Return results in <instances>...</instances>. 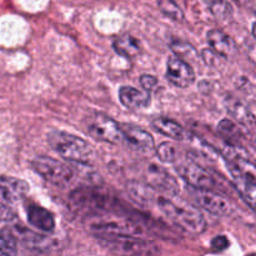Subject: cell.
<instances>
[{
  "mask_svg": "<svg viewBox=\"0 0 256 256\" xmlns=\"http://www.w3.org/2000/svg\"><path fill=\"white\" fill-rule=\"evenodd\" d=\"M166 78L172 84L179 88H188L195 80L192 68L179 56H170L168 60Z\"/></svg>",
  "mask_w": 256,
  "mask_h": 256,
  "instance_id": "obj_9",
  "label": "cell"
},
{
  "mask_svg": "<svg viewBox=\"0 0 256 256\" xmlns=\"http://www.w3.org/2000/svg\"><path fill=\"white\" fill-rule=\"evenodd\" d=\"M210 12L220 20L229 19L232 14V8L226 0H208Z\"/></svg>",
  "mask_w": 256,
  "mask_h": 256,
  "instance_id": "obj_20",
  "label": "cell"
},
{
  "mask_svg": "<svg viewBox=\"0 0 256 256\" xmlns=\"http://www.w3.org/2000/svg\"><path fill=\"white\" fill-rule=\"evenodd\" d=\"M192 196L195 198L198 204L215 216H222L229 212V204L222 196L212 192V190H196L192 189Z\"/></svg>",
  "mask_w": 256,
  "mask_h": 256,
  "instance_id": "obj_11",
  "label": "cell"
},
{
  "mask_svg": "<svg viewBox=\"0 0 256 256\" xmlns=\"http://www.w3.org/2000/svg\"><path fill=\"white\" fill-rule=\"evenodd\" d=\"M29 190L24 180L16 178H0V220L12 222L16 216V208L20 200Z\"/></svg>",
  "mask_w": 256,
  "mask_h": 256,
  "instance_id": "obj_4",
  "label": "cell"
},
{
  "mask_svg": "<svg viewBox=\"0 0 256 256\" xmlns=\"http://www.w3.org/2000/svg\"><path fill=\"white\" fill-rule=\"evenodd\" d=\"M114 49L118 54L124 58H128V59L135 58L142 52L139 40H136L134 36L129 34L122 35V36L118 38L114 42Z\"/></svg>",
  "mask_w": 256,
  "mask_h": 256,
  "instance_id": "obj_18",
  "label": "cell"
},
{
  "mask_svg": "<svg viewBox=\"0 0 256 256\" xmlns=\"http://www.w3.org/2000/svg\"><path fill=\"white\" fill-rule=\"evenodd\" d=\"M156 155L162 162H174L178 159V148L172 142H162L156 148Z\"/></svg>",
  "mask_w": 256,
  "mask_h": 256,
  "instance_id": "obj_21",
  "label": "cell"
},
{
  "mask_svg": "<svg viewBox=\"0 0 256 256\" xmlns=\"http://www.w3.org/2000/svg\"><path fill=\"white\" fill-rule=\"evenodd\" d=\"M225 106H226L228 112L242 124L246 125V126L254 128L255 119L252 112L248 109L246 105L242 102H240L236 98H229L225 100Z\"/></svg>",
  "mask_w": 256,
  "mask_h": 256,
  "instance_id": "obj_16",
  "label": "cell"
},
{
  "mask_svg": "<svg viewBox=\"0 0 256 256\" xmlns=\"http://www.w3.org/2000/svg\"><path fill=\"white\" fill-rule=\"evenodd\" d=\"M228 245H229V242L225 236H216L212 242V248L216 252H222V250L226 249Z\"/></svg>",
  "mask_w": 256,
  "mask_h": 256,
  "instance_id": "obj_24",
  "label": "cell"
},
{
  "mask_svg": "<svg viewBox=\"0 0 256 256\" xmlns=\"http://www.w3.org/2000/svg\"><path fill=\"white\" fill-rule=\"evenodd\" d=\"M208 42H209V45L214 50L215 54H219L224 58H228L232 54H234L235 49H236L234 40L229 35L222 32V30H210L208 32Z\"/></svg>",
  "mask_w": 256,
  "mask_h": 256,
  "instance_id": "obj_13",
  "label": "cell"
},
{
  "mask_svg": "<svg viewBox=\"0 0 256 256\" xmlns=\"http://www.w3.org/2000/svg\"><path fill=\"white\" fill-rule=\"evenodd\" d=\"M176 172L192 189L212 190L216 186L215 178L195 162H182L176 166Z\"/></svg>",
  "mask_w": 256,
  "mask_h": 256,
  "instance_id": "obj_7",
  "label": "cell"
},
{
  "mask_svg": "<svg viewBox=\"0 0 256 256\" xmlns=\"http://www.w3.org/2000/svg\"><path fill=\"white\" fill-rule=\"evenodd\" d=\"M152 126L155 128L158 132L165 135L168 138H172L175 140H185L186 139V132L184 128L176 122L166 118H160L152 122Z\"/></svg>",
  "mask_w": 256,
  "mask_h": 256,
  "instance_id": "obj_17",
  "label": "cell"
},
{
  "mask_svg": "<svg viewBox=\"0 0 256 256\" xmlns=\"http://www.w3.org/2000/svg\"><path fill=\"white\" fill-rule=\"evenodd\" d=\"M86 132L90 136L100 142L119 144L122 142V132L119 122L105 114L96 112L86 119Z\"/></svg>",
  "mask_w": 256,
  "mask_h": 256,
  "instance_id": "obj_6",
  "label": "cell"
},
{
  "mask_svg": "<svg viewBox=\"0 0 256 256\" xmlns=\"http://www.w3.org/2000/svg\"><path fill=\"white\" fill-rule=\"evenodd\" d=\"M159 8L166 16L175 20V22H180V20L184 19L182 9L178 6L174 0H159Z\"/></svg>",
  "mask_w": 256,
  "mask_h": 256,
  "instance_id": "obj_22",
  "label": "cell"
},
{
  "mask_svg": "<svg viewBox=\"0 0 256 256\" xmlns=\"http://www.w3.org/2000/svg\"><path fill=\"white\" fill-rule=\"evenodd\" d=\"M218 132L220 136L228 142L229 146L232 148H239V149H244L245 144V136L244 132L236 126L235 122L232 120L224 119L219 122L218 125Z\"/></svg>",
  "mask_w": 256,
  "mask_h": 256,
  "instance_id": "obj_15",
  "label": "cell"
},
{
  "mask_svg": "<svg viewBox=\"0 0 256 256\" xmlns=\"http://www.w3.org/2000/svg\"><path fill=\"white\" fill-rule=\"evenodd\" d=\"M48 142L60 156L66 160L86 164L92 158V145L69 132L54 130L48 135Z\"/></svg>",
  "mask_w": 256,
  "mask_h": 256,
  "instance_id": "obj_3",
  "label": "cell"
},
{
  "mask_svg": "<svg viewBox=\"0 0 256 256\" xmlns=\"http://www.w3.org/2000/svg\"><path fill=\"white\" fill-rule=\"evenodd\" d=\"M28 222L42 232H52L55 228V220L52 212L39 205H30L28 208Z\"/></svg>",
  "mask_w": 256,
  "mask_h": 256,
  "instance_id": "obj_12",
  "label": "cell"
},
{
  "mask_svg": "<svg viewBox=\"0 0 256 256\" xmlns=\"http://www.w3.org/2000/svg\"><path fill=\"white\" fill-rule=\"evenodd\" d=\"M119 98L122 104L128 109H140L150 104L149 92L132 86H122L119 92Z\"/></svg>",
  "mask_w": 256,
  "mask_h": 256,
  "instance_id": "obj_14",
  "label": "cell"
},
{
  "mask_svg": "<svg viewBox=\"0 0 256 256\" xmlns=\"http://www.w3.org/2000/svg\"><path fill=\"white\" fill-rule=\"evenodd\" d=\"M129 192L138 202L142 205L156 204L158 209L172 220L176 226L184 229L192 234H202L206 229V222L196 208L192 206L188 202H174L165 196H155L149 186H144L138 182L129 185Z\"/></svg>",
  "mask_w": 256,
  "mask_h": 256,
  "instance_id": "obj_1",
  "label": "cell"
},
{
  "mask_svg": "<svg viewBox=\"0 0 256 256\" xmlns=\"http://www.w3.org/2000/svg\"><path fill=\"white\" fill-rule=\"evenodd\" d=\"M32 164L40 176L56 186H65L74 178V170L69 165L49 156L35 158Z\"/></svg>",
  "mask_w": 256,
  "mask_h": 256,
  "instance_id": "obj_5",
  "label": "cell"
},
{
  "mask_svg": "<svg viewBox=\"0 0 256 256\" xmlns=\"http://www.w3.org/2000/svg\"><path fill=\"white\" fill-rule=\"evenodd\" d=\"M99 244L118 256H156L160 249L155 242L139 236L96 234Z\"/></svg>",
  "mask_w": 256,
  "mask_h": 256,
  "instance_id": "obj_2",
  "label": "cell"
},
{
  "mask_svg": "<svg viewBox=\"0 0 256 256\" xmlns=\"http://www.w3.org/2000/svg\"><path fill=\"white\" fill-rule=\"evenodd\" d=\"M16 255V239L9 229H0V256Z\"/></svg>",
  "mask_w": 256,
  "mask_h": 256,
  "instance_id": "obj_19",
  "label": "cell"
},
{
  "mask_svg": "<svg viewBox=\"0 0 256 256\" xmlns=\"http://www.w3.org/2000/svg\"><path fill=\"white\" fill-rule=\"evenodd\" d=\"M122 132V142L136 152H149L154 149V139L152 135L140 128L130 124H120Z\"/></svg>",
  "mask_w": 256,
  "mask_h": 256,
  "instance_id": "obj_10",
  "label": "cell"
},
{
  "mask_svg": "<svg viewBox=\"0 0 256 256\" xmlns=\"http://www.w3.org/2000/svg\"><path fill=\"white\" fill-rule=\"evenodd\" d=\"M146 182L149 188L152 190H158V192H162L169 196H175L179 192V184L175 180L174 176L165 172L162 168L156 166V165H150L146 168Z\"/></svg>",
  "mask_w": 256,
  "mask_h": 256,
  "instance_id": "obj_8",
  "label": "cell"
},
{
  "mask_svg": "<svg viewBox=\"0 0 256 256\" xmlns=\"http://www.w3.org/2000/svg\"><path fill=\"white\" fill-rule=\"evenodd\" d=\"M140 84H142V86L144 88L146 92H152L158 85V79L155 76H152V75H142L140 78Z\"/></svg>",
  "mask_w": 256,
  "mask_h": 256,
  "instance_id": "obj_23",
  "label": "cell"
}]
</instances>
